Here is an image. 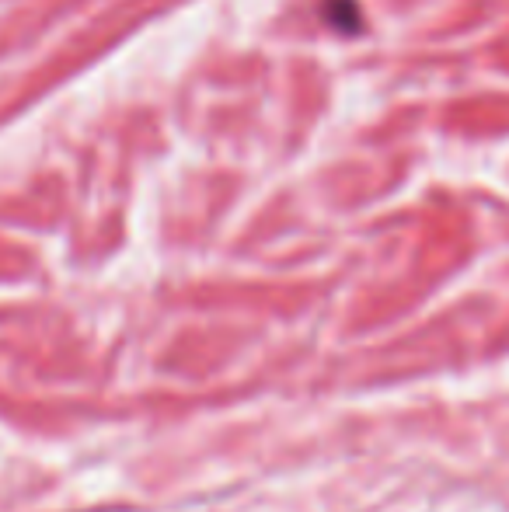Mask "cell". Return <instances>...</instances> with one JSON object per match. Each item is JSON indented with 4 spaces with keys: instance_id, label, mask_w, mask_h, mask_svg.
I'll list each match as a JSON object with an SVG mask.
<instances>
[{
    "instance_id": "cell-1",
    "label": "cell",
    "mask_w": 509,
    "mask_h": 512,
    "mask_svg": "<svg viewBox=\"0 0 509 512\" xmlns=\"http://www.w3.org/2000/svg\"><path fill=\"white\" fill-rule=\"evenodd\" d=\"M325 18L332 21L339 32H356V28H360V11H356L353 0H328Z\"/></svg>"
}]
</instances>
